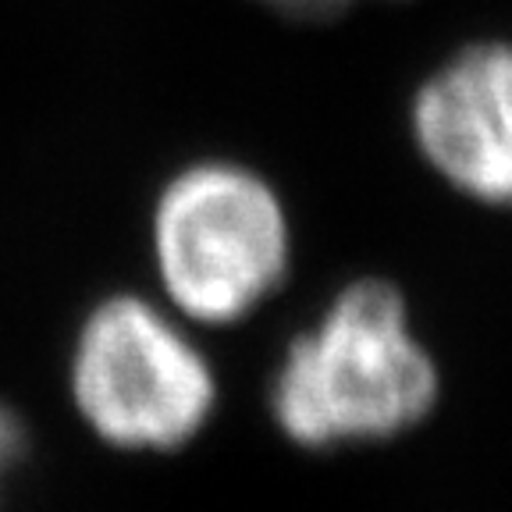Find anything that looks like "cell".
Returning <instances> with one entry per match:
<instances>
[{
    "label": "cell",
    "instance_id": "7a4b0ae2",
    "mask_svg": "<svg viewBox=\"0 0 512 512\" xmlns=\"http://www.w3.org/2000/svg\"><path fill=\"white\" fill-rule=\"evenodd\" d=\"M153 242L171 299L210 324L246 317L288 267L278 196L235 164L182 171L157 203Z\"/></svg>",
    "mask_w": 512,
    "mask_h": 512
},
{
    "label": "cell",
    "instance_id": "8992f818",
    "mask_svg": "<svg viewBox=\"0 0 512 512\" xmlns=\"http://www.w3.org/2000/svg\"><path fill=\"white\" fill-rule=\"evenodd\" d=\"M22 456V424L4 402H0V480L8 473V466Z\"/></svg>",
    "mask_w": 512,
    "mask_h": 512
},
{
    "label": "cell",
    "instance_id": "5b68a950",
    "mask_svg": "<svg viewBox=\"0 0 512 512\" xmlns=\"http://www.w3.org/2000/svg\"><path fill=\"white\" fill-rule=\"evenodd\" d=\"M260 4H267V8L281 11V15H288V18H303V22H310V18L338 15L349 0H260Z\"/></svg>",
    "mask_w": 512,
    "mask_h": 512
},
{
    "label": "cell",
    "instance_id": "6da1fadb",
    "mask_svg": "<svg viewBox=\"0 0 512 512\" xmlns=\"http://www.w3.org/2000/svg\"><path fill=\"white\" fill-rule=\"evenodd\" d=\"M438 395L434 363L409 335L402 296L356 281L299 335L274 377L278 427L299 445L392 438L420 424Z\"/></svg>",
    "mask_w": 512,
    "mask_h": 512
},
{
    "label": "cell",
    "instance_id": "3957f363",
    "mask_svg": "<svg viewBox=\"0 0 512 512\" xmlns=\"http://www.w3.org/2000/svg\"><path fill=\"white\" fill-rule=\"evenodd\" d=\"M72 388L89 427L121 448H178L214 406L207 360L171 320L128 296L82 324Z\"/></svg>",
    "mask_w": 512,
    "mask_h": 512
},
{
    "label": "cell",
    "instance_id": "277c9868",
    "mask_svg": "<svg viewBox=\"0 0 512 512\" xmlns=\"http://www.w3.org/2000/svg\"><path fill=\"white\" fill-rule=\"evenodd\" d=\"M413 132L424 157L484 203L512 207V47L480 43L416 93Z\"/></svg>",
    "mask_w": 512,
    "mask_h": 512
}]
</instances>
